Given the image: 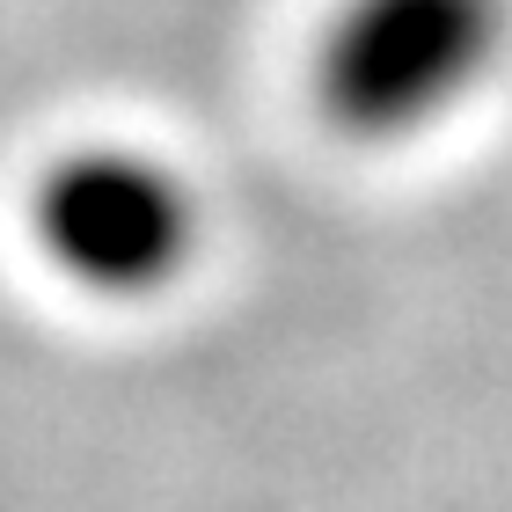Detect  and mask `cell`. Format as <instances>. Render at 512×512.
Segmentation results:
<instances>
[{
    "instance_id": "cell-1",
    "label": "cell",
    "mask_w": 512,
    "mask_h": 512,
    "mask_svg": "<svg viewBox=\"0 0 512 512\" xmlns=\"http://www.w3.org/2000/svg\"><path fill=\"white\" fill-rule=\"evenodd\" d=\"M512 59V0H330L308 96L344 139L403 147L461 118Z\"/></svg>"
},
{
    "instance_id": "cell-2",
    "label": "cell",
    "mask_w": 512,
    "mask_h": 512,
    "mask_svg": "<svg viewBox=\"0 0 512 512\" xmlns=\"http://www.w3.org/2000/svg\"><path fill=\"white\" fill-rule=\"evenodd\" d=\"M30 242L88 300H154L205 249V198L161 147L81 139L30 176Z\"/></svg>"
}]
</instances>
